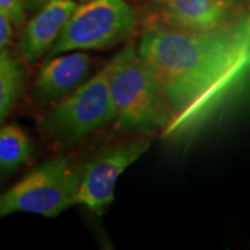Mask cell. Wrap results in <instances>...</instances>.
I'll list each match as a JSON object with an SVG mask.
<instances>
[{
  "label": "cell",
  "mask_w": 250,
  "mask_h": 250,
  "mask_svg": "<svg viewBox=\"0 0 250 250\" xmlns=\"http://www.w3.org/2000/svg\"><path fill=\"white\" fill-rule=\"evenodd\" d=\"M114 103L104 68L58 100L43 116L40 127L52 142L71 145L115 121Z\"/></svg>",
  "instance_id": "cell-3"
},
{
  "label": "cell",
  "mask_w": 250,
  "mask_h": 250,
  "mask_svg": "<svg viewBox=\"0 0 250 250\" xmlns=\"http://www.w3.org/2000/svg\"><path fill=\"white\" fill-rule=\"evenodd\" d=\"M90 67V57L83 52H71L50 59L36 77L35 99L43 103L58 101L85 81Z\"/></svg>",
  "instance_id": "cell-8"
},
{
  "label": "cell",
  "mask_w": 250,
  "mask_h": 250,
  "mask_svg": "<svg viewBox=\"0 0 250 250\" xmlns=\"http://www.w3.org/2000/svg\"><path fill=\"white\" fill-rule=\"evenodd\" d=\"M26 83V76L21 64L5 49L0 54V123L20 98Z\"/></svg>",
  "instance_id": "cell-10"
},
{
  "label": "cell",
  "mask_w": 250,
  "mask_h": 250,
  "mask_svg": "<svg viewBox=\"0 0 250 250\" xmlns=\"http://www.w3.org/2000/svg\"><path fill=\"white\" fill-rule=\"evenodd\" d=\"M31 143L24 131L17 125L0 130V173L12 171L29 161Z\"/></svg>",
  "instance_id": "cell-11"
},
{
  "label": "cell",
  "mask_w": 250,
  "mask_h": 250,
  "mask_svg": "<svg viewBox=\"0 0 250 250\" xmlns=\"http://www.w3.org/2000/svg\"><path fill=\"white\" fill-rule=\"evenodd\" d=\"M151 145V139H139L102 152L79 171L77 205L102 213L115 199L117 180Z\"/></svg>",
  "instance_id": "cell-6"
},
{
  "label": "cell",
  "mask_w": 250,
  "mask_h": 250,
  "mask_svg": "<svg viewBox=\"0 0 250 250\" xmlns=\"http://www.w3.org/2000/svg\"><path fill=\"white\" fill-rule=\"evenodd\" d=\"M104 71L120 129H165L169 122L167 102L151 68L134 46H126L114 56Z\"/></svg>",
  "instance_id": "cell-2"
},
{
  "label": "cell",
  "mask_w": 250,
  "mask_h": 250,
  "mask_svg": "<svg viewBox=\"0 0 250 250\" xmlns=\"http://www.w3.org/2000/svg\"><path fill=\"white\" fill-rule=\"evenodd\" d=\"M78 187L79 170L64 156L51 159L0 193V218L17 212L57 217L77 205Z\"/></svg>",
  "instance_id": "cell-4"
},
{
  "label": "cell",
  "mask_w": 250,
  "mask_h": 250,
  "mask_svg": "<svg viewBox=\"0 0 250 250\" xmlns=\"http://www.w3.org/2000/svg\"><path fill=\"white\" fill-rule=\"evenodd\" d=\"M164 23L189 30L226 26L246 13L245 0H158Z\"/></svg>",
  "instance_id": "cell-7"
},
{
  "label": "cell",
  "mask_w": 250,
  "mask_h": 250,
  "mask_svg": "<svg viewBox=\"0 0 250 250\" xmlns=\"http://www.w3.org/2000/svg\"><path fill=\"white\" fill-rule=\"evenodd\" d=\"M137 51L151 68L169 110L164 138L189 139L245 95L250 73V18L210 30L155 23Z\"/></svg>",
  "instance_id": "cell-1"
},
{
  "label": "cell",
  "mask_w": 250,
  "mask_h": 250,
  "mask_svg": "<svg viewBox=\"0 0 250 250\" xmlns=\"http://www.w3.org/2000/svg\"><path fill=\"white\" fill-rule=\"evenodd\" d=\"M54 1H57V0H23V4L24 8L28 9V11L37 12L41 8L44 7V6L51 4Z\"/></svg>",
  "instance_id": "cell-14"
},
{
  "label": "cell",
  "mask_w": 250,
  "mask_h": 250,
  "mask_svg": "<svg viewBox=\"0 0 250 250\" xmlns=\"http://www.w3.org/2000/svg\"><path fill=\"white\" fill-rule=\"evenodd\" d=\"M12 33H13L12 22L6 15L0 12V54L7 49L12 39Z\"/></svg>",
  "instance_id": "cell-13"
},
{
  "label": "cell",
  "mask_w": 250,
  "mask_h": 250,
  "mask_svg": "<svg viewBox=\"0 0 250 250\" xmlns=\"http://www.w3.org/2000/svg\"><path fill=\"white\" fill-rule=\"evenodd\" d=\"M0 12L15 26L22 24L26 18L23 0H0Z\"/></svg>",
  "instance_id": "cell-12"
},
{
  "label": "cell",
  "mask_w": 250,
  "mask_h": 250,
  "mask_svg": "<svg viewBox=\"0 0 250 250\" xmlns=\"http://www.w3.org/2000/svg\"><path fill=\"white\" fill-rule=\"evenodd\" d=\"M134 9L125 0H87L76 6L50 48L49 57L111 46L136 28Z\"/></svg>",
  "instance_id": "cell-5"
},
{
  "label": "cell",
  "mask_w": 250,
  "mask_h": 250,
  "mask_svg": "<svg viewBox=\"0 0 250 250\" xmlns=\"http://www.w3.org/2000/svg\"><path fill=\"white\" fill-rule=\"evenodd\" d=\"M80 1H87V0H80Z\"/></svg>",
  "instance_id": "cell-15"
},
{
  "label": "cell",
  "mask_w": 250,
  "mask_h": 250,
  "mask_svg": "<svg viewBox=\"0 0 250 250\" xmlns=\"http://www.w3.org/2000/svg\"><path fill=\"white\" fill-rule=\"evenodd\" d=\"M77 2L74 0H57L37 11L21 31L18 49L28 62H35L50 50Z\"/></svg>",
  "instance_id": "cell-9"
}]
</instances>
